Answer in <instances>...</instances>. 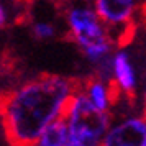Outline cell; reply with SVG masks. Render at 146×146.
Returning a JSON list of instances; mask_svg holds the SVG:
<instances>
[{
  "label": "cell",
  "mask_w": 146,
  "mask_h": 146,
  "mask_svg": "<svg viewBox=\"0 0 146 146\" xmlns=\"http://www.w3.org/2000/svg\"><path fill=\"white\" fill-rule=\"evenodd\" d=\"M76 80L44 74L12 94L0 95L3 130L12 146H35L49 125L64 117L77 92Z\"/></svg>",
  "instance_id": "cell-1"
},
{
  "label": "cell",
  "mask_w": 146,
  "mask_h": 146,
  "mask_svg": "<svg viewBox=\"0 0 146 146\" xmlns=\"http://www.w3.org/2000/svg\"><path fill=\"white\" fill-rule=\"evenodd\" d=\"M69 33L74 43L80 48L89 62L97 67L112 58L115 53V41L108 28L102 23L94 7H72L66 15Z\"/></svg>",
  "instance_id": "cell-2"
},
{
  "label": "cell",
  "mask_w": 146,
  "mask_h": 146,
  "mask_svg": "<svg viewBox=\"0 0 146 146\" xmlns=\"http://www.w3.org/2000/svg\"><path fill=\"white\" fill-rule=\"evenodd\" d=\"M67 123V146H102L108 126L112 123V113L99 112L90 105L80 89L67 104L64 117Z\"/></svg>",
  "instance_id": "cell-3"
},
{
  "label": "cell",
  "mask_w": 146,
  "mask_h": 146,
  "mask_svg": "<svg viewBox=\"0 0 146 146\" xmlns=\"http://www.w3.org/2000/svg\"><path fill=\"white\" fill-rule=\"evenodd\" d=\"M146 145V113L143 110L121 112L113 117L102 146H145Z\"/></svg>",
  "instance_id": "cell-4"
},
{
  "label": "cell",
  "mask_w": 146,
  "mask_h": 146,
  "mask_svg": "<svg viewBox=\"0 0 146 146\" xmlns=\"http://www.w3.org/2000/svg\"><path fill=\"white\" fill-rule=\"evenodd\" d=\"M110 84L120 99L133 100L141 90L136 62L126 48H117L110 61Z\"/></svg>",
  "instance_id": "cell-5"
},
{
  "label": "cell",
  "mask_w": 146,
  "mask_h": 146,
  "mask_svg": "<svg viewBox=\"0 0 146 146\" xmlns=\"http://www.w3.org/2000/svg\"><path fill=\"white\" fill-rule=\"evenodd\" d=\"M94 8L108 31L121 30V33H125L136 20L139 3L135 0H97Z\"/></svg>",
  "instance_id": "cell-6"
},
{
  "label": "cell",
  "mask_w": 146,
  "mask_h": 146,
  "mask_svg": "<svg viewBox=\"0 0 146 146\" xmlns=\"http://www.w3.org/2000/svg\"><path fill=\"white\" fill-rule=\"evenodd\" d=\"M79 89L86 95V99L90 102V105L104 113H112L120 99L108 80L99 79L95 76L87 79L82 86L79 84Z\"/></svg>",
  "instance_id": "cell-7"
},
{
  "label": "cell",
  "mask_w": 146,
  "mask_h": 146,
  "mask_svg": "<svg viewBox=\"0 0 146 146\" xmlns=\"http://www.w3.org/2000/svg\"><path fill=\"white\" fill-rule=\"evenodd\" d=\"M67 123L64 118L56 120L53 125L46 128V131L41 135L40 141L36 143L38 146H67Z\"/></svg>",
  "instance_id": "cell-8"
},
{
  "label": "cell",
  "mask_w": 146,
  "mask_h": 146,
  "mask_svg": "<svg viewBox=\"0 0 146 146\" xmlns=\"http://www.w3.org/2000/svg\"><path fill=\"white\" fill-rule=\"evenodd\" d=\"M35 35L40 38V40H48V38H53L54 33H56V30L51 23H46V21H40V23H36L33 28Z\"/></svg>",
  "instance_id": "cell-9"
},
{
  "label": "cell",
  "mask_w": 146,
  "mask_h": 146,
  "mask_svg": "<svg viewBox=\"0 0 146 146\" xmlns=\"http://www.w3.org/2000/svg\"><path fill=\"white\" fill-rule=\"evenodd\" d=\"M139 95H141V110L146 113V74H145V79L141 82V90H139Z\"/></svg>",
  "instance_id": "cell-10"
},
{
  "label": "cell",
  "mask_w": 146,
  "mask_h": 146,
  "mask_svg": "<svg viewBox=\"0 0 146 146\" xmlns=\"http://www.w3.org/2000/svg\"><path fill=\"white\" fill-rule=\"evenodd\" d=\"M5 23V12H3V8L0 7V27Z\"/></svg>",
  "instance_id": "cell-11"
},
{
  "label": "cell",
  "mask_w": 146,
  "mask_h": 146,
  "mask_svg": "<svg viewBox=\"0 0 146 146\" xmlns=\"http://www.w3.org/2000/svg\"><path fill=\"white\" fill-rule=\"evenodd\" d=\"M35 146H38V145H35Z\"/></svg>",
  "instance_id": "cell-12"
},
{
  "label": "cell",
  "mask_w": 146,
  "mask_h": 146,
  "mask_svg": "<svg viewBox=\"0 0 146 146\" xmlns=\"http://www.w3.org/2000/svg\"><path fill=\"white\" fill-rule=\"evenodd\" d=\"M145 146H146V145H145Z\"/></svg>",
  "instance_id": "cell-13"
}]
</instances>
